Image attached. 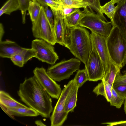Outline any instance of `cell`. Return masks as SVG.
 I'll return each instance as SVG.
<instances>
[{"instance_id":"cell-39","label":"cell","mask_w":126,"mask_h":126,"mask_svg":"<svg viewBox=\"0 0 126 126\" xmlns=\"http://www.w3.org/2000/svg\"><path fill=\"white\" fill-rule=\"evenodd\" d=\"M114 3L115 4L116 3H117L122 0H112Z\"/></svg>"},{"instance_id":"cell-3","label":"cell","mask_w":126,"mask_h":126,"mask_svg":"<svg viewBox=\"0 0 126 126\" xmlns=\"http://www.w3.org/2000/svg\"><path fill=\"white\" fill-rule=\"evenodd\" d=\"M106 42L112 61L122 68L125 65L126 40L116 27L112 26Z\"/></svg>"},{"instance_id":"cell-25","label":"cell","mask_w":126,"mask_h":126,"mask_svg":"<svg viewBox=\"0 0 126 126\" xmlns=\"http://www.w3.org/2000/svg\"><path fill=\"white\" fill-rule=\"evenodd\" d=\"M73 80L75 85L79 88L89 80L88 75L86 69L78 70Z\"/></svg>"},{"instance_id":"cell-40","label":"cell","mask_w":126,"mask_h":126,"mask_svg":"<svg viewBox=\"0 0 126 126\" xmlns=\"http://www.w3.org/2000/svg\"><path fill=\"white\" fill-rule=\"evenodd\" d=\"M53 0V1H55L56 2L60 3L61 1L62 0Z\"/></svg>"},{"instance_id":"cell-38","label":"cell","mask_w":126,"mask_h":126,"mask_svg":"<svg viewBox=\"0 0 126 126\" xmlns=\"http://www.w3.org/2000/svg\"><path fill=\"white\" fill-rule=\"evenodd\" d=\"M124 110L125 114H126V99H125L124 103Z\"/></svg>"},{"instance_id":"cell-2","label":"cell","mask_w":126,"mask_h":126,"mask_svg":"<svg viewBox=\"0 0 126 126\" xmlns=\"http://www.w3.org/2000/svg\"><path fill=\"white\" fill-rule=\"evenodd\" d=\"M65 40L64 46L85 65L93 47L89 31L84 27H71L67 25Z\"/></svg>"},{"instance_id":"cell-11","label":"cell","mask_w":126,"mask_h":126,"mask_svg":"<svg viewBox=\"0 0 126 126\" xmlns=\"http://www.w3.org/2000/svg\"><path fill=\"white\" fill-rule=\"evenodd\" d=\"M92 44L100 57L106 71L109 68L111 60L107 46V37L91 32L90 34Z\"/></svg>"},{"instance_id":"cell-20","label":"cell","mask_w":126,"mask_h":126,"mask_svg":"<svg viewBox=\"0 0 126 126\" xmlns=\"http://www.w3.org/2000/svg\"><path fill=\"white\" fill-rule=\"evenodd\" d=\"M79 88L75 84L73 87L66 98L64 106V110L66 112L68 113L70 112H73L75 107L76 106Z\"/></svg>"},{"instance_id":"cell-26","label":"cell","mask_w":126,"mask_h":126,"mask_svg":"<svg viewBox=\"0 0 126 126\" xmlns=\"http://www.w3.org/2000/svg\"><path fill=\"white\" fill-rule=\"evenodd\" d=\"M112 0L101 6V9L103 14H104L111 20H112L116 10L117 6H115Z\"/></svg>"},{"instance_id":"cell-5","label":"cell","mask_w":126,"mask_h":126,"mask_svg":"<svg viewBox=\"0 0 126 126\" xmlns=\"http://www.w3.org/2000/svg\"><path fill=\"white\" fill-rule=\"evenodd\" d=\"M32 22V30L34 37L44 40L53 46L56 43L53 28L47 18L43 7L41 6L37 20Z\"/></svg>"},{"instance_id":"cell-27","label":"cell","mask_w":126,"mask_h":126,"mask_svg":"<svg viewBox=\"0 0 126 126\" xmlns=\"http://www.w3.org/2000/svg\"><path fill=\"white\" fill-rule=\"evenodd\" d=\"M112 96L109 102L111 106H115L116 108L119 109L124 104L125 99L118 94L112 88Z\"/></svg>"},{"instance_id":"cell-4","label":"cell","mask_w":126,"mask_h":126,"mask_svg":"<svg viewBox=\"0 0 126 126\" xmlns=\"http://www.w3.org/2000/svg\"><path fill=\"white\" fill-rule=\"evenodd\" d=\"M81 61L78 59L74 58L62 61L49 67L47 72L53 79L60 82L69 79L74 72L79 70Z\"/></svg>"},{"instance_id":"cell-12","label":"cell","mask_w":126,"mask_h":126,"mask_svg":"<svg viewBox=\"0 0 126 126\" xmlns=\"http://www.w3.org/2000/svg\"><path fill=\"white\" fill-rule=\"evenodd\" d=\"M51 9L54 15L53 30L56 43L64 46L67 26L65 19L60 9Z\"/></svg>"},{"instance_id":"cell-35","label":"cell","mask_w":126,"mask_h":126,"mask_svg":"<svg viewBox=\"0 0 126 126\" xmlns=\"http://www.w3.org/2000/svg\"><path fill=\"white\" fill-rule=\"evenodd\" d=\"M103 124L106 125L107 126H126V120L112 122H107L102 123Z\"/></svg>"},{"instance_id":"cell-16","label":"cell","mask_w":126,"mask_h":126,"mask_svg":"<svg viewBox=\"0 0 126 126\" xmlns=\"http://www.w3.org/2000/svg\"><path fill=\"white\" fill-rule=\"evenodd\" d=\"M36 53V51L32 48H25L23 50L10 59L15 65L19 67H22L29 60L35 57Z\"/></svg>"},{"instance_id":"cell-9","label":"cell","mask_w":126,"mask_h":126,"mask_svg":"<svg viewBox=\"0 0 126 126\" xmlns=\"http://www.w3.org/2000/svg\"><path fill=\"white\" fill-rule=\"evenodd\" d=\"M92 45V49L85 65V68L88 75L89 80L96 81L103 79L106 71L100 57Z\"/></svg>"},{"instance_id":"cell-31","label":"cell","mask_w":126,"mask_h":126,"mask_svg":"<svg viewBox=\"0 0 126 126\" xmlns=\"http://www.w3.org/2000/svg\"><path fill=\"white\" fill-rule=\"evenodd\" d=\"M112 87L118 94L126 99V84L113 85Z\"/></svg>"},{"instance_id":"cell-19","label":"cell","mask_w":126,"mask_h":126,"mask_svg":"<svg viewBox=\"0 0 126 126\" xmlns=\"http://www.w3.org/2000/svg\"><path fill=\"white\" fill-rule=\"evenodd\" d=\"M83 12L80 11L79 9L70 15L65 17L64 18L67 25L71 27L79 26L81 20L84 17L92 13Z\"/></svg>"},{"instance_id":"cell-18","label":"cell","mask_w":126,"mask_h":126,"mask_svg":"<svg viewBox=\"0 0 126 126\" xmlns=\"http://www.w3.org/2000/svg\"><path fill=\"white\" fill-rule=\"evenodd\" d=\"M0 104L7 108L28 107L16 101L8 93L3 91H0Z\"/></svg>"},{"instance_id":"cell-1","label":"cell","mask_w":126,"mask_h":126,"mask_svg":"<svg viewBox=\"0 0 126 126\" xmlns=\"http://www.w3.org/2000/svg\"><path fill=\"white\" fill-rule=\"evenodd\" d=\"M17 94L22 102L42 117H50L53 109L51 98L34 76L20 84Z\"/></svg>"},{"instance_id":"cell-32","label":"cell","mask_w":126,"mask_h":126,"mask_svg":"<svg viewBox=\"0 0 126 126\" xmlns=\"http://www.w3.org/2000/svg\"><path fill=\"white\" fill-rule=\"evenodd\" d=\"M46 17L51 27L53 28L54 18L53 12L50 8L48 6L44 7Z\"/></svg>"},{"instance_id":"cell-36","label":"cell","mask_w":126,"mask_h":126,"mask_svg":"<svg viewBox=\"0 0 126 126\" xmlns=\"http://www.w3.org/2000/svg\"><path fill=\"white\" fill-rule=\"evenodd\" d=\"M4 33V31L2 24H0V41H2V39Z\"/></svg>"},{"instance_id":"cell-33","label":"cell","mask_w":126,"mask_h":126,"mask_svg":"<svg viewBox=\"0 0 126 126\" xmlns=\"http://www.w3.org/2000/svg\"><path fill=\"white\" fill-rule=\"evenodd\" d=\"M79 8L71 7L62 6L60 9L64 17L69 16Z\"/></svg>"},{"instance_id":"cell-29","label":"cell","mask_w":126,"mask_h":126,"mask_svg":"<svg viewBox=\"0 0 126 126\" xmlns=\"http://www.w3.org/2000/svg\"><path fill=\"white\" fill-rule=\"evenodd\" d=\"M43 7L48 6L51 9L56 10L60 9L62 6L60 3L56 2L52 0H37Z\"/></svg>"},{"instance_id":"cell-22","label":"cell","mask_w":126,"mask_h":126,"mask_svg":"<svg viewBox=\"0 0 126 126\" xmlns=\"http://www.w3.org/2000/svg\"><path fill=\"white\" fill-rule=\"evenodd\" d=\"M41 5L37 0H31L28 8L32 22L35 21L40 14Z\"/></svg>"},{"instance_id":"cell-21","label":"cell","mask_w":126,"mask_h":126,"mask_svg":"<svg viewBox=\"0 0 126 126\" xmlns=\"http://www.w3.org/2000/svg\"><path fill=\"white\" fill-rule=\"evenodd\" d=\"M121 68L120 67L112 62L109 68L105 73L103 79L112 86L116 77L120 74Z\"/></svg>"},{"instance_id":"cell-15","label":"cell","mask_w":126,"mask_h":126,"mask_svg":"<svg viewBox=\"0 0 126 126\" xmlns=\"http://www.w3.org/2000/svg\"><path fill=\"white\" fill-rule=\"evenodd\" d=\"M0 106L6 114L12 118H14V116L35 117L39 115L37 112L30 107L7 108L1 105Z\"/></svg>"},{"instance_id":"cell-14","label":"cell","mask_w":126,"mask_h":126,"mask_svg":"<svg viewBox=\"0 0 126 126\" xmlns=\"http://www.w3.org/2000/svg\"><path fill=\"white\" fill-rule=\"evenodd\" d=\"M24 48L14 41L9 40L2 41H0V56L2 58L11 59Z\"/></svg>"},{"instance_id":"cell-10","label":"cell","mask_w":126,"mask_h":126,"mask_svg":"<svg viewBox=\"0 0 126 126\" xmlns=\"http://www.w3.org/2000/svg\"><path fill=\"white\" fill-rule=\"evenodd\" d=\"M33 73L50 96L53 98L58 99L62 91L60 85L48 75L46 69L43 67H36Z\"/></svg>"},{"instance_id":"cell-6","label":"cell","mask_w":126,"mask_h":126,"mask_svg":"<svg viewBox=\"0 0 126 126\" xmlns=\"http://www.w3.org/2000/svg\"><path fill=\"white\" fill-rule=\"evenodd\" d=\"M74 84L73 79L69 81L62 90L50 117L51 126H61L67 119L68 113L65 111V102Z\"/></svg>"},{"instance_id":"cell-17","label":"cell","mask_w":126,"mask_h":126,"mask_svg":"<svg viewBox=\"0 0 126 126\" xmlns=\"http://www.w3.org/2000/svg\"><path fill=\"white\" fill-rule=\"evenodd\" d=\"M101 80V82L94 88L93 92L97 96H103L107 101L109 102L112 96V86L104 79Z\"/></svg>"},{"instance_id":"cell-8","label":"cell","mask_w":126,"mask_h":126,"mask_svg":"<svg viewBox=\"0 0 126 126\" xmlns=\"http://www.w3.org/2000/svg\"><path fill=\"white\" fill-rule=\"evenodd\" d=\"M53 46L42 39L36 38L33 40L32 48L36 51L35 57L42 62L54 64L59 59V57Z\"/></svg>"},{"instance_id":"cell-7","label":"cell","mask_w":126,"mask_h":126,"mask_svg":"<svg viewBox=\"0 0 126 126\" xmlns=\"http://www.w3.org/2000/svg\"><path fill=\"white\" fill-rule=\"evenodd\" d=\"M79 26L87 28L91 32L106 37L109 35L112 27L111 22H106L94 12L84 17Z\"/></svg>"},{"instance_id":"cell-23","label":"cell","mask_w":126,"mask_h":126,"mask_svg":"<svg viewBox=\"0 0 126 126\" xmlns=\"http://www.w3.org/2000/svg\"><path fill=\"white\" fill-rule=\"evenodd\" d=\"M60 3L62 6L83 8L85 12H90L87 9L88 3L84 0H62Z\"/></svg>"},{"instance_id":"cell-30","label":"cell","mask_w":126,"mask_h":126,"mask_svg":"<svg viewBox=\"0 0 126 126\" xmlns=\"http://www.w3.org/2000/svg\"><path fill=\"white\" fill-rule=\"evenodd\" d=\"M19 5V9L22 16V22L25 23L26 12L27 10L29 2L31 0H17Z\"/></svg>"},{"instance_id":"cell-24","label":"cell","mask_w":126,"mask_h":126,"mask_svg":"<svg viewBox=\"0 0 126 126\" xmlns=\"http://www.w3.org/2000/svg\"><path fill=\"white\" fill-rule=\"evenodd\" d=\"M19 9L17 0H8L0 9V16L4 14L10 15L12 12Z\"/></svg>"},{"instance_id":"cell-34","label":"cell","mask_w":126,"mask_h":126,"mask_svg":"<svg viewBox=\"0 0 126 126\" xmlns=\"http://www.w3.org/2000/svg\"><path fill=\"white\" fill-rule=\"evenodd\" d=\"M126 84V72L123 75L119 74L116 77L113 85Z\"/></svg>"},{"instance_id":"cell-13","label":"cell","mask_w":126,"mask_h":126,"mask_svg":"<svg viewBox=\"0 0 126 126\" xmlns=\"http://www.w3.org/2000/svg\"><path fill=\"white\" fill-rule=\"evenodd\" d=\"M117 8L111 21L112 26L116 27L126 40V0L117 3Z\"/></svg>"},{"instance_id":"cell-37","label":"cell","mask_w":126,"mask_h":126,"mask_svg":"<svg viewBox=\"0 0 126 126\" xmlns=\"http://www.w3.org/2000/svg\"><path fill=\"white\" fill-rule=\"evenodd\" d=\"M35 124L38 126H46L40 120H36L35 122Z\"/></svg>"},{"instance_id":"cell-28","label":"cell","mask_w":126,"mask_h":126,"mask_svg":"<svg viewBox=\"0 0 126 126\" xmlns=\"http://www.w3.org/2000/svg\"><path fill=\"white\" fill-rule=\"evenodd\" d=\"M88 3L89 7L93 9L103 20L107 21L101 12L100 0H84Z\"/></svg>"}]
</instances>
